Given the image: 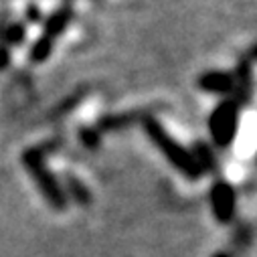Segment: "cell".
I'll use <instances>...</instances> for the list:
<instances>
[{"instance_id":"obj_1","label":"cell","mask_w":257,"mask_h":257,"mask_svg":"<svg viewBox=\"0 0 257 257\" xmlns=\"http://www.w3.org/2000/svg\"><path fill=\"white\" fill-rule=\"evenodd\" d=\"M47 146H37V148H29L23 152V164L25 168L31 172L33 180L37 182L39 190L43 192L45 201L57 209V211H63L67 207V197H65V190L61 188L59 180L55 178V174L45 166V150Z\"/></svg>"},{"instance_id":"obj_2","label":"cell","mask_w":257,"mask_h":257,"mask_svg":"<svg viewBox=\"0 0 257 257\" xmlns=\"http://www.w3.org/2000/svg\"><path fill=\"white\" fill-rule=\"evenodd\" d=\"M144 127H146V134L150 136V140L158 146V150L168 158V162L178 168L182 174L190 176V178H199L203 174L201 166L195 160V154L186 152L166 130L162 127V123L154 117H144Z\"/></svg>"},{"instance_id":"obj_3","label":"cell","mask_w":257,"mask_h":257,"mask_svg":"<svg viewBox=\"0 0 257 257\" xmlns=\"http://www.w3.org/2000/svg\"><path fill=\"white\" fill-rule=\"evenodd\" d=\"M237 123H239V105L235 99H227L215 107L209 119V127L217 146L225 148L233 142L237 134Z\"/></svg>"},{"instance_id":"obj_4","label":"cell","mask_w":257,"mask_h":257,"mask_svg":"<svg viewBox=\"0 0 257 257\" xmlns=\"http://www.w3.org/2000/svg\"><path fill=\"white\" fill-rule=\"evenodd\" d=\"M211 205L219 223H229L235 213V190L227 182H217L211 190Z\"/></svg>"},{"instance_id":"obj_5","label":"cell","mask_w":257,"mask_h":257,"mask_svg":"<svg viewBox=\"0 0 257 257\" xmlns=\"http://www.w3.org/2000/svg\"><path fill=\"white\" fill-rule=\"evenodd\" d=\"M71 19H73L71 7H63V9L55 11V13L47 19V23H45V33H43V35L55 41V37H59L63 31L67 29V25L71 23Z\"/></svg>"},{"instance_id":"obj_6","label":"cell","mask_w":257,"mask_h":257,"mask_svg":"<svg viewBox=\"0 0 257 257\" xmlns=\"http://www.w3.org/2000/svg\"><path fill=\"white\" fill-rule=\"evenodd\" d=\"M199 87L213 93H227L233 89V79L223 71H209L199 79Z\"/></svg>"},{"instance_id":"obj_7","label":"cell","mask_w":257,"mask_h":257,"mask_svg":"<svg viewBox=\"0 0 257 257\" xmlns=\"http://www.w3.org/2000/svg\"><path fill=\"white\" fill-rule=\"evenodd\" d=\"M65 186H67V190H69L71 199H73L77 205L87 207V205L91 203V192H89V188H87L79 178H75L73 174H67V176H65Z\"/></svg>"},{"instance_id":"obj_8","label":"cell","mask_w":257,"mask_h":257,"mask_svg":"<svg viewBox=\"0 0 257 257\" xmlns=\"http://www.w3.org/2000/svg\"><path fill=\"white\" fill-rule=\"evenodd\" d=\"M51 51H53V39L41 35L35 41L33 49H31V61L33 63H43V61H47L51 57Z\"/></svg>"},{"instance_id":"obj_9","label":"cell","mask_w":257,"mask_h":257,"mask_svg":"<svg viewBox=\"0 0 257 257\" xmlns=\"http://www.w3.org/2000/svg\"><path fill=\"white\" fill-rule=\"evenodd\" d=\"M25 25H21V23H13V25H9L7 27V31H5V41H7V47H17V45H21L23 41H25Z\"/></svg>"},{"instance_id":"obj_10","label":"cell","mask_w":257,"mask_h":257,"mask_svg":"<svg viewBox=\"0 0 257 257\" xmlns=\"http://www.w3.org/2000/svg\"><path fill=\"white\" fill-rule=\"evenodd\" d=\"M197 164L201 166V170H213V156H211V150L205 146V144H197V156H195Z\"/></svg>"},{"instance_id":"obj_11","label":"cell","mask_w":257,"mask_h":257,"mask_svg":"<svg viewBox=\"0 0 257 257\" xmlns=\"http://www.w3.org/2000/svg\"><path fill=\"white\" fill-rule=\"evenodd\" d=\"M81 140H83V144L87 146V148H95L97 144H99V134L95 132V130H91V127H81Z\"/></svg>"},{"instance_id":"obj_12","label":"cell","mask_w":257,"mask_h":257,"mask_svg":"<svg viewBox=\"0 0 257 257\" xmlns=\"http://www.w3.org/2000/svg\"><path fill=\"white\" fill-rule=\"evenodd\" d=\"M9 63H11V51L7 45H0V71L7 69Z\"/></svg>"},{"instance_id":"obj_13","label":"cell","mask_w":257,"mask_h":257,"mask_svg":"<svg viewBox=\"0 0 257 257\" xmlns=\"http://www.w3.org/2000/svg\"><path fill=\"white\" fill-rule=\"evenodd\" d=\"M27 19H29L31 23H39V21H41V11H39V7L31 5V7L27 9Z\"/></svg>"},{"instance_id":"obj_14","label":"cell","mask_w":257,"mask_h":257,"mask_svg":"<svg viewBox=\"0 0 257 257\" xmlns=\"http://www.w3.org/2000/svg\"><path fill=\"white\" fill-rule=\"evenodd\" d=\"M215 257H227V255H223V253H219V255H215Z\"/></svg>"}]
</instances>
